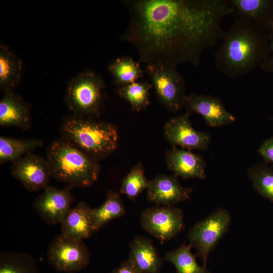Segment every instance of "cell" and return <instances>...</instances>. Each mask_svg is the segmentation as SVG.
Segmentation results:
<instances>
[{
    "mask_svg": "<svg viewBox=\"0 0 273 273\" xmlns=\"http://www.w3.org/2000/svg\"><path fill=\"white\" fill-rule=\"evenodd\" d=\"M129 21L120 39L137 50L140 63L199 67L203 52L222 40L229 0H124Z\"/></svg>",
    "mask_w": 273,
    "mask_h": 273,
    "instance_id": "cell-1",
    "label": "cell"
},
{
    "mask_svg": "<svg viewBox=\"0 0 273 273\" xmlns=\"http://www.w3.org/2000/svg\"><path fill=\"white\" fill-rule=\"evenodd\" d=\"M214 54L217 69L227 77L236 78L255 70L266 57L268 33L245 17L236 18Z\"/></svg>",
    "mask_w": 273,
    "mask_h": 273,
    "instance_id": "cell-2",
    "label": "cell"
},
{
    "mask_svg": "<svg viewBox=\"0 0 273 273\" xmlns=\"http://www.w3.org/2000/svg\"><path fill=\"white\" fill-rule=\"evenodd\" d=\"M52 177L73 187L87 188L98 179L99 161L64 139L53 142L47 150Z\"/></svg>",
    "mask_w": 273,
    "mask_h": 273,
    "instance_id": "cell-3",
    "label": "cell"
},
{
    "mask_svg": "<svg viewBox=\"0 0 273 273\" xmlns=\"http://www.w3.org/2000/svg\"><path fill=\"white\" fill-rule=\"evenodd\" d=\"M61 131L62 138L98 161L114 152L118 145L116 127L94 118L67 117L62 121Z\"/></svg>",
    "mask_w": 273,
    "mask_h": 273,
    "instance_id": "cell-4",
    "label": "cell"
},
{
    "mask_svg": "<svg viewBox=\"0 0 273 273\" xmlns=\"http://www.w3.org/2000/svg\"><path fill=\"white\" fill-rule=\"evenodd\" d=\"M106 86L100 75L86 71L69 82L66 94L68 108L73 115L96 118L102 111Z\"/></svg>",
    "mask_w": 273,
    "mask_h": 273,
    "instance_id": "cell-5",
    "label": "cell"
},
{
    "mask_svg": "<svg viewBox=\"0 0 273 273\" xmlns=\"http://www.w3.org/2000/svg\"><path fill=\"white\" fill-rule=\"evenodd\" d=\"M144 70L157 99L167 110L176 113L185 106L187 95L186 82L176 68L148 64Z\"/></svg>",
    "mask_w": 273,
    "mask_h": 273,
    "instance_id": "cell-6",
    "label": "cell"
},
{
    "mask_svg": "<svg viewBox=\"0 0 273 273\" xmlns=\"http://www.w3.org/2000/svg\"><path fill=\"white\" fill-rule=\"evenodd\" d=\"M231 222L229 212L218 208L190 230L189 245L196 250L195 256L202 259L203 266H206L210 252L228 232Z\"/></svg>",
    "mask_w": 273,
    "mask_h": 273,
    "instance_id": "cell-7",
    "label": "cell"
},
{
    "mask_svg": "<svg viewBox=\"0 0 273 273\" xmlns=\"http://www.w3.org/2000/svg\"><path fill=\"white\" fill-rule=\"evenodd\" d=\"M90 251L82 240L66 236H57L49 245L47 257L49 263L61 272L74 273L85 268L90 262Z\"/></svg>",
    "mask_w": 273,
    "mask_h": 273,
    "instance_id": "cell-8",
    "label": "cell"
},
{
    "mask_svg": "<svg viewBox=\"0 0 273 273\" xmlns=\"http://www.w3.org/2000/svg\"><path fill=\"white\" fill-rule=\"evenodd\" d=\"M140 224L145 231L163 244L184 230V213L177 207L156 205L141 213Z\"/></svg>",
    "mask_w": 273,
    "mask_h": 273,
    "instance_id": "cell-9",
    "label": "cell"
},
{
    "mask_svg": "<svg viewBox=\"0 0 273 273\" xmlns=\"http://www.w3.org/2000/svg\"><path fill=\"white\" fill-rule=\"evenodd\" d=\"M11 173L30 192L44 189L53 177L47 159L32 153L13 162Z\"/></svg>",
    "mask_w": 273,
    "mask_h": 273,
    "instance_id": "cell-10",
    "label": "cell"
},
{
    "mask_svg": "<svg viewBox=\"0 0 273 273\" xmlns=\"http://www.w3.org/2000/svg\"><path fill=\"white\" fill-rule=\"evenodd\" d=\"M186 113L170 118L164 126V135L173 147L180 146L189 150H205L209 147V134L195 129Z\"/></svg>",
    "mask_w": 273,
    "mask_h": 273,
    "instance_id": "cell-11",
    "label": "cell"
},
{
    "mask_svg": "<svg viewBox=\"0 0 273 273\" xmlns=\"http://www.w3.org/2000/svg\"><path fill=\"white\" fill-rule=\"evenodd\" d=\"M72 188L69 185L62 189L48 186L35 199L33 207L46 223L55 224L61 222L71 208Z\"/></svg>",
    "mask_w": 273,
    "mask_h": 273,
    "instance_id": "cell-12",
    "label": "cell"
},
{
    "mask_svg": "<svg viewBox=\"0 0 273 273\" xmlns=\"http://www.w3.org/2000/svg\"><path fill=\"white\" fill-rule=\"evenodd\" d=\"M184 107L186 112L200 115L211 127L226 125L236 120L235 116L226 110L221 100L210 95L195 93L187 95Z\"/></svg>",
    "mask_w": 273,
    "mask_h": 273,
    "instance_id": "cell-13",
    "label": "cell"
},
{
    "mask_svg": "<svg viewBox=\"0 0 273 273\" xmlns=\"http://www.w3.org/2000/svg\"><path fill=\"white\" fill-rule=\"evenodd\" d=\"M147 199L158 206H174L189 200L193 190L181 185L175 175L160 174L150 180Z\"/></svg>",
    "mask_w": 273,
    "mask_h": 273,
    "instance_id": "cell-14",
    "label": "cell"
},
{
    "mask_svg": "<svg viewBox=\"0 0 273 273\" xmlns=\"http://www.w3.org/2000/svg\"><path fill=\"white\" fill-rule=\"evenodd\" d=\"M165 159L167 168L176 177L200 179L206 177V162L199 154L173 147L166 152Z\"/></svg>",
    "mask_w": 273,
    "mask_h": 273,
    "instance_id": "cell-15",
    "label": "cell"
},
{
    "mask_svg": "<svg viewBox=\"0 0 273 273\" xmlns=\"http://www.w3.org/2000/svg\"><path fill=\"white\" fill-rule=\"evenodd\" d=\"M0 125L15 127L23 130L31 125L29 108L23 98L11 90L4 92L0 101Z\"/></svg>",
    "mask_w": 273,
    "mask_h": 273,
    "instance_id": "cell-16",
    "label": "cell"
},
{
    "mask_svg": "<svg viewBox=\"0 0 273 273\" xmlns=\"http://www.w3.org/2000/svg\"><path fill=\"white\" fill-rule=\"evenodd\" d=\"M128 259L141 273H160L164 261L152 241L144 236H136L129 244Z\"/></svg>",
    "mask_w": 273,
    "mask_h": 273,
    "instance_id": "cell-17",
    "label": "cell"
},
{
    "mask_svg": "<svg viewBox=\"0 0 273 273\" xmlns=\"http://www.w3.org/2000/svg\"><path fill=\"white\" fill-rule=\"evenodd\" d=\"M91 211L92 208L84 202L71 207L60 223L61 234L82 241L90 238L96 232Z\"/></svg>",
    "mask_w": 273,
    "mask_h": 273,
    "instance_id": "cell-18",
    "label": "cell"
},
{
    "mask_svg": "<svg viewBox=\"0 0 273 273\" xmlns=\"http://www.w3.org/2000/svg\"><path fill=\"white\" fill-rule=\"evenodd\" d=\"M237 16L247 18L265 29L273 23V1L229 0Z\"/></svg>",
    "mask_w": 273,
    "mask_h": 273,
    "instance_id": "cell-19",
    "label": "cell"
},
{
    "mask_svg": "<svg viewBox=\"0 0 273 273\" xmlns=\"http://www.w3.org/2000/svg\"><path fill=\"white\" fill-rule=\"evenodd\" d=\"M23 65L21 59L7 47L0 45V87L12 90L19 82Z\"/></svg>",
    "mask_w": 273,
    "mask_h": 273,
    "instance_id": "cell-20",
    "label": "cell"
},
{
    "mask_svg": "<svg viewBox=\"0 0 273 273\" xmlns=\"http://www.w3.org/2000/svg\"><path fill=\"white\" fill-rule=\"evenodd\" d=\"M125 208L120 195L108 190L105 200L100 206L92 208L91 216L96 232L109 222L125 214Z\"/></svg>",
    "mask_w": 273,
    "mask_h": 273,
    "instance_id": "cell-21",
    "label": "cell"
},
{
    "mask_svg": "<svg viewBox=\"0 0 273 273\" xmlns=\"http://www.w3.org/2000/svg\"><path fill=\"white\" fill-rule=\"evenodd\" d=\"M43 145V141L36 138L18 139L1 136L0 163L13 162Z\"/></svg>",
    "mask_w": 273,
    "mask_h": 273,
    "instance_id": "cell-22",
    "label": "cell"
},
{
    "mask_svg": "<svg viewBox=\"0 0 273 273\" xmlns=\"http://www.w3.org/2000/svg\"><path fill=\"white\" fill-rule=\"evenodd\" d=\"M108 70L113 77L114 82L118 87L126 85L144 76L145 71L139 62L130 57H122L115 59L108 66Z\"/></svg>",
    "mask_w": 273,
    "mask_h": 273,
    "instance_id": "cell-23",
    "label": "cell"
},
{
    "mask_svg": "<svg viewBox=\"0 0 273 273\" xmlns=\"http://www.w3.org/2000/svg\"><path fill=\"white\" fill-rule=\"evenodd\" d=\"M192 247L184 243L179 247L167 252L164 260L172 264L175 273H210L206 266H200L196 261V256L191 252Z\"/></svg>",
    "mask_w": 273,
    "mask_h": 273,
    "instance_id": "cell-24",
    "label": "cell"
},
{
    "mask_svg": "<svg viewBox=\"0 0 273 273\" xmlns=\"http://www.w3.org/2000/svg\"><path fill=\"white\" fill-rule=\"evenodd\" d=\"M0 273H39L34 258L22 252H3L0 255Z\"/></svg>",
    "mask_w": 273,
    "mask_h": 273,
    "instance_id": "cell-25",
    "label": "cell"
},
{
    "mask_svg": "<svg viewBox=\"0 0 273 273\" xmlns=\"http://www.w3.org/2000/svg\"><path fill=\"white\" fill-rule=\"evenodd\" d=\"M152 87V84L146 81H138L118 87L117 93L128 102L132 110L139 112L147 108L150 104Z\"/></svg>",
    "mask_w": 273,
    "mask_h": 273,
    "instance_id": "cell-26",
    "label": "cell"
},
{
    "mask_svg": "<svg viewBox=\"0 0 273 273\" xmlns=\"http://www.w3.org/2000/svg\"><path fill=\"white\" fill-rule=\"evenodd\" d=\"M254 189L261 196L273 202V169L265 162H260L247 170Z\"/></svg>",
    "mask_w": 273,
    "mask_h": 273,
    "instance_id": "cell-27",
    "label": "cell"
},
{
    "mask_svg": "<svg viewBox=\"0 0 273 273\" xmlns=\"http://www.w3.org/2000/svg\"><path fill=\"white\" fill-rule=\"evenodd\" d=\"M150 183L145 175L142 164H136L123 179L119 193L126 195L131 200L136 197L145 190H147Z\"/></svg>",
    "mask_w": 273,
    "mask_h": 273,
    "instance_id": "cell-28",
    "label": "cell"
},
{
    "mask_svg": "<svg viewBox=\"0 0 273 273\" xmlns=\"http://www.w3.org/2000/svg\"><path fill=\"white\" fill-rule=\"evenodd\" d=\"M260 67L265 71L273 72V28L268 33L267 52Z\"/></svg>",
    "mask_w": 273,
    "mask_h": 273,
    "instance_id": "cell-29",
    "label": "cell"
},
{
    "mask_svg": "<svg viewBox=\"0 0 273 273\" xmlns=\"http://www.w3.org/2000/svg\"><path fill=\"white\" fill-rule=\"evenodd\" d=\"M258 152L264 162L273 164V137L265 140L259 148Z\"/></svg>",
    "mask_w": 273,
    "mask_h": 273,
    "instance_id": "cell-30",
    "label": "cell"
},
{
    "mask_svg": "<svg viewBox=\"0 0 273 273\" xmlns=\"http://www.w3.org/2000/svg\"><path fill=\"white\" fill-rule=\"evenodd\" d=\"M111 273H141L128 260L121 262L119 266L115 268Z\"/></svg>",
    "mask_w": 273,
    "mask_h": 273,
    "instance_id": "cell-31",
    "label": "cell"
},
{
    "mask_svg": "<svg viewBox=\"0 0 273 273\" xmlns=\"http://www.w3.org/2000/svg\"><path fill=\"white\" fill-rule=\"evenodd\" d=\"M272 28H273V23H272V28H271V29H272Z\"/></svg>",
    "mask_w": 273,
    "mask_h": 273,
    "instance_id": "cell-32",
    "label": "cell"
}]
</instances>
